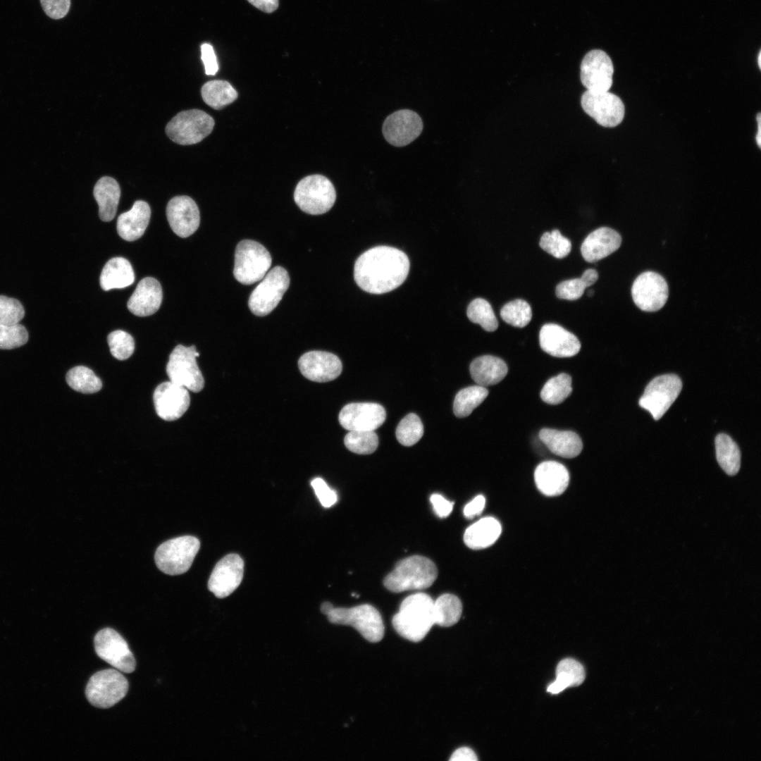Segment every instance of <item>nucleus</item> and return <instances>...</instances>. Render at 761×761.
<instances>
[{"label": "nucleus", "instance_id": "31", "mask_svg": "<svg viewBox=\"0 0 761 761\" xmlns=\"http://www.w3.org/2000/svg\"><path fill=\"white\" fill-rule=\"evenodd\" d=\"M93 194L99 205V216L103 221H111L116 216L120 196L117 181L109 176L101 178L95 184Z\"/></svg>", "mask_w": 761, "mask_h": 761}, {"label": "nucleus", "instance_id": "9", "mask_svg": "<svg viewBox=\"0 0 761 761\" xmlns=\"http://www.w3.org/2000/svg\"><path fill=\"white\" fill-rule=\"evenodd\" d=\"M290 285L287 271L282 266L272 268L251 293L248 305L259 316L271 313L282 299Z\"/></svg>", "mask_w": 761, "mask_h": 761}, {"label": "nucleus", "instance_id": "24", "mask_svg": "<svg viewBox=\"0 0 761 761\" xmlns=\"http://www.w3.org/2000/svg\"><path fill=\"white\" fill-rule=\"evenodd\" d=\"M621 241L618 232L608 227H600L583 240L581 247L582 256L587 262H596L617 251Z\"/></svg>", "mask_w": 761, "mask_h": 761}, {"label": "nucleus", "instance_id": "20", "mask_svg": "<svg viewBox=\"0 0 761 761\" xmlns=\"http://www.w3.org/2000/svg\"><path fill=\"white\" fill-rule=\"evenodd\" d=\"M153 400L156 414L166 421L180 418L190 403L187 389L171 381L159 385L154 392Z\"/></svg>", "mask_w": 761, "mask_h": 761}, {"label": "nucleus", "instance_id": "3", "mask_svg": "<svg viewBox=\"0 0 761 761\" xmlns=\"http://www.w3.org/2000/svg\"><path fill=\"white\" fill-rule=\"evenodd\" d=\"M437 576L438 570L433 562L423 556L413 555L398 562L383 583L387 589L395 593L421 590L430 587Z\"/></svg>", "mask_w": 761, "mask_h": 761}, {"label": "nucleus", "instance_id": "27", "mask_svg": "<svg viewBox=\"0 0 761 761\" xmlns=\"http://www.w3.org/2000/svg\"><path fill=\"white\" fill-rule=\"evenodd\" d=\"M151 209L148 203L136 201L130 210L121 214L117 220L118 235L126 241H135L141 237L149 223Z\"/></svg>", "mask_w": 761, "mask_h": 761}, {"label": "nucleus", "instance_id": "36", "mask_svg": "<svg viewBox=\"0 0 761 761\" xmlns=\"http://www.w3.org/2000/svg\"><path fill=\"white\" fill-rule=\"evenodd\" d=\"M435 624L448 627L455 624L462 613L461 600L450 593L439 596L433 604Z\"/></svg>", "mask_w": 761, "mask_h": 761}, {"label": "nucleus", "instance_id": "8", "mask_svg": "<svg viewBox=\"0 0 761 761\" xmlns=\"http://www.w3.org/2000/svg\"><path fill=\"white\" fill-rule=\"evenodd\" d=\"M214 118L199 109L182 111L166 125V133L175 143L190 145L201 142L214 127Z\"/></svg>", "mask_w": 761, "mask_h": 761}, {"label": "nucleus", "instance_id": "55", "mask_svg": "<svg viewBox=\"0 0 761 761\" xmlns=\"http://www.w3.org/2000/svg\"><path fill=\"white\" fill-rule=\"evenodd\" d=\"M251 4L265 13H272L278 6V0H247Z\"/></svg>", "mask_w": 761, "mask_h": 761}, {"label": "nucleus", "instance_id": "14", "mask_svg": "<svg viewBox=\"0 0 761 761\" xmlns=\"http://www.w3.org/2000/svg\"><path fill=\"white\" fill-rule=\"evenodd\" d=\"M581 104L583 111L603 127H615L624 119V103L618 96L609 91L593 92L586 90L581 96Z\"/></svg>", "mask_w": 761, "mask_h": 761}, {"label": "nucleus", "instance_id": "43", "mask_svg": "<svg viewBox=\"0 0 761 761\" xmlns=\"http://www.w3.org/2000/svg\"><path fill=\"white\" fill-rule=\"evenodd\" d=\"M500 316L507 323L514 327L527 326L532 318L530 304L525 300L516 299L505 304L500 310Z\"/></svg>", "mask_w": 761, "mask_h": 761}, {"label": "nucleus", "instance_id": "35", "mask_svg": "<svg viewBox=\"0 0 761 761\" xmlns=\"http://www.w3.org/2000/svg\"><path fill=\"white\" fill-rule=\"evenodd\" d=\"M716 457L721 468L730 476L738 473L741 466V452L736 443L724 433L715 438Z\"/></svg>", "mask_w": 761, "mask_h": 761}, {"label": "nucleus", "instance_id": "6", "mask_svg": "<svg viewBox=\"0 0 761 761\" xmlns=\"http://www.w3.org/2000/svg\"><path fill=\"white\" fill-rule=\"evenodd\" d=\"M294 199L299 209L311 215L328 211L336 199V192L332 182L321 175H311L302 179L297 185Z\"/></svg>", "mask_w": 761, "mask_h": 761}, {"label": "nucleus", "instance_id": "5", "mask_svg": "<svg viewBox=\"0 0 761 761\" xmlns=\"http://www.w3.org/2000/svg\"><path fill=\"white\" fill-rule=\"evenodd\" d=\"M199 547L200 542L194 536H184L168 540L156 550V567L168 575L182 574L190 568Z\"/></svg>", "mask_w": 761, "mask_h": 761}, {"label": "nucleus", "instance_id": "37", "mask_svg": "<svg viewBox=\"0 0 761 761\" xmlns=\"http://www.w3.org/2000/svg\"><path fill=\"white\" fill-rule=\"evenodd\" d=\"M488 395L485 387L473 385L459 390L454 397L453 412L456 416L463 418L471 414Z\"/></svg>", "mask_w": 761, "mask_h": 761}, {"label": "nucleus", "instance_id": "39", "mask_svg": "<svg viewBox=\"0 0 761 761\" xmlns=\"http://www.w3.org/2000/svg\"><path fill=\"white\" fill-rule=\"evenodd\" d=\"M66 381L71 388L85 394L97 392L102 387L99 378L90 369L83 366L70 369L66 374Z\"/></svg>", "mask_w": 761, "mask_h": 761}, {"label": "nucleus", "instance_id": "46", "mask_svg": "<svg viewBox=\"0 0 761 761\" xmlns=\"http://www.w3.org/2000/svg\"><path fill=\"white\" fill-rule=\"evenodd\" d=\"M111 354L117 359L129 358L135 350V341L128 333L118 330L111 332L107 338Z\"/></svg>", "mask_w": 761, "mask_h": 761}, {"label": "nucleus", "instance_id": "17", "mask_svg": "<svg viewBox=\"0 0 761 761\" xmlns=\"http://www.w3.org/2000/svg\"><path fill=\"white\" fill-rule=\"evenodd\" d=\"M386 412L383 406L373 402H354L346 404L340 412V425L349 431H374L385 421Z\"/></svg>", "mask_w": 761, "mask_h": 761}, {"label": "nucleus", "instance_id": "23", "mask_svg": "<svg viewBox=\"0 0 761 761\" xmlns=\"http://www.w3.org/2000/svg\"><path fill=\"white\" fill-rule=\"evenodd\" d=\"M539 342L544 352L556 357H573L579 353L581 347L575 335L555 323L542 326Z\"/></svg>", "mask_w": 761, "mask_h": 761}, {"label": "nucleus", "instance_id": "50", "mask_svg": "<svg viewBox=\"0 0 761 761\" xmlns=\"http://www.w3.org/2000/svg\"><path fill=\"white\" fill-rule=\"evenodd\" d=\"M44 13L52 19L65 17L70 9V0H40Z\"/></svg>", "mask_w": 761, "mask_h": 761}, {"label": "nucleus", "instance_id": "13", "mask_svg": "<svg viewBox=\"0 0 761 761\" xmlns=\"http://www.w3.org/2000/svg\"><path fill=\"white\" fill-rule=\"evenodd\" d=\"M631 296L636 306L647 312L661 309L669 297L666 280L654 271H645L638 275L631 287Z\"/></svg>", "mask_w": 761, "mask_h": 761}, {"label": "nucleus", "instance_id": "32", "mask_svg": "<svg viewBox=\"0 0 761 761\" xmlns=\"http://www.w3.org/2000/svg\"><path fill=\"white\" fill-rule=\"evenodd\" d=\"M134 281L133 268L130 263L123 257L109 259L104 265L100 276V285L105 291L126 287Z\"/></svg>", "mask_w": 761, "mask_h": 761}, {"label": "nucleus", "instance_id": "54", "mask_svg": "<svg viewBox=\"0 0 761 761\" xmlns=\"http://www.w3.org/2000/svg\"><path fill=\"white\" fill-rule=\"evenodd\" d=\"M477 760L475 753L467 747L458 748L450 758V761H476Z\"/></svg>", "mask_w": 761, "mask_h": 761}, {"label": "nucleus", "instance_id": "42", "mask_svg": "<svg viewBox=\"0 0 761 761\" xmlns=\"http://www.w3.org/2000/svg\"><path fill=\"white\" fill-rule=\"evenodd\" d=\"M344 443L354 453L369 454L377 449L378 438L374 431H349L344 438Z\"/></svg>", "mask_w": 761, "mask_h": 761}, {"label": "nucleus", "instance_id": "19", "mask_svg": "<svg viewBox=\"0 0 761 761\" xmlns=\"http://www.w3.org/2000/svg\"><path fill=\"white\" fill-rule=\"evenodd\" d=\"M244 572V562L237 554H229L214 567L208 581V588L217 598L230 595L240 584Z\"/></svg>", "mask_w": 761, "mask_h": 761}, {"label": "nucleus", "instance_id": "25", "mask_svg": "<svg viewBox=\"0 0 761 761\" xmlns=\"http://www.w3.org/2000/svg\"><path fill=\"white\" fill-rule=\"evenodd\" d=\"M160 283L152 277L142 279L128 301L129 311L137 316H147L156 312L162 302Z\"/></svg>", "mask_w": 761, "mask_h": 761}, {"label": "nucleus", "instance_id": "18", "mask_svg": "<svg viewBox=\"0 0 761 761\" xmlns=\"http://www.w3.org/2000/svg\"><path fill=\"white\" fill-rule=\"evenodd\" d=\"M423 130L421 117L409 109L397 111L386 118L383 125L385 140L395 147H403L414 141Z\"/></svg>", "mask_w": 761, "mask_h": 761}, {"label": "nucleus", "instance_id": "22", "mask_svg": "<svg viewBox=\"0 0 761 761\" xmlns=\"http://www.w3.org/2000/svg\"><path fill=\"white\" fill-rule=\"evenodd\" d=\"M302 374L307 379L323 383L335 379L342 372L340 359L334 354L324 351H310L298 361Z\"/></svg>", "mask_w": 761, "mask_h": 761}, {"label": "nucleus", "instance_id": "49", "mask_svg": "<svg viewBox=\"0 0 761 761\" xmlns=\"http://www.w3.org/2000/svg\"><path fill=\"white\" fill-rule=\"evenodd\" d=\"M311 485L323 507L328 508L337 502V493L321 478L313 479Z\"/></svg>", "mask_w": 761, "mask_h": 761}, {"label": "nucleus", "instance_id": "52", "mask_svg": "<svg viewBox=\"0 0 761 761\" xmlns=\"http://www.w3.org/2000/svg\"><path fill=\"white\" fill-rule=\"evenodd\" d=\"M430 501L435 513L440 518L447 517L452 511L454 502L447 500L440 494H433L430 497Z\"/></svg>", "mask_w": 761, "mask_h": 761}, {"label": "nucleus", "instance_id": "12", "mask_svg": "<svg viewBox=\"0 0 761 761\" xmlns=\"http://www.w3.org/2000/svg\"><path fill=\"white\" fill-rule=\"evenodd\" d=\"M681 389L682 382L676 375L657 376L647 385L638 404L649 412L655 420H658L676 400Z\"/></svg>", "mask_w": 761, "mask_h": 761}, {"label": "nucleus", "instance_id": "26", "mask_svg": "<svg viewBox=\"0 0 761 761\" xmlns=\"http://www.w3.org/2000/svg\"><path fill=\"white\" fill-rule=\"evenodd\" d=\"M534 479L538 489L546 496H557L568 487L569 474L562 464L546 461L537 466Z\"/></svg>", "mask_w": 761, "mask_h": 761}, {"label": "nucleus", "instance_id": "29", "mask_svg": "<svg viewBox=\"0 0 761 761\" xmlns=\"http://www.w3.org/2000/svg\"><path fill=\"white\" fill-rule=\"evenodd\" d=\"M469 371L472 379L478 385L486 387L500 383L506 376L508 368L502 359L484 355L472 361Z\"/></svg>", "mask_w": 761, "mask_h": 761}, {"label": "nucleus", "instance_id": "1", "mask_svg": "<svg viewBox=\"0 0 761 761\" xmlns=\"http://www.w3.org/2000/svg\"><path fill=\"white\" fill-rule=\"evenodd\" d=\"M408 256L402 251L388 246H377L361 254L354 264V278L357 285L371 294L390 292L406 280L409 271Z\"/></svg>", "mask_w": 761, "mask_h": 761}, {"label": "nucleus", "instance_id": "57", "mask_svg": "<svg viewBox=\"0 0 761 761\" xmlns=\"http://www.w3.org/2000/svg\"><path fill=\"white\" fill-rule=\"evenodd\" d=\"M760 58H761V54H760V52H759V54H758V57H757V63H758V66H759L760 68V67H761V65H760V62H761V61H760Z\"/></svg>", "mask_w": 761, "mask_h": 761}, {"label": "nucleus", "instance_id": "33", "mask_svg": "<svg viewBox=\"0 0 761 761\" xmlns=\"http://www.w3.org/2000/svg\"><path fill=\"white\" fill-rule=\"evenodd\" d=\"M586 674L582 664L571 658L561 660L556 669V679L551 683L547 691L557 694L570 686H577L583 683Z\"/></svg>", "mask_w": 761, "mask_h": 761}, {"label": "nucleus", "instance_id": "48", "mask_svg": "<svg viewBox=\"0 0 761 761\" xmlns=\"http://www.w3.org/2000/svg\"><path fill=\"white\" fill-rule=\"evenodd\" d=\"M23 304L16 299L0 295V325H14L24 317Z\"/></svg>", "mask_w": 761, "mask_h": 761}, {"label": "nucleus", "instance_id": "16", "mask_svg": "<svg viewBox=\"0 0 761 761\" xmlns=\"http://www.w3.org/2000/svg\"><path fill=\"white\" fill-rule=\"evenodd\" d=\"M613 73L612 61L604 51H590L581 61V81L588 91H609L612 85Z\"/></svg>", "mask_w": 761, "mask_h": 761}, {"label": "nucleus", "instance_id": "56", "mask_svg": "<svg viewBox=\"0 0 761 761\" xmlns=\"http://www.w3.org/2000/svg\"><path fill=\"white\" fill-rule=\"evenodd\" d=\"M760 120H761V118H760V113H759L757 114V128H758V130H757V135H756V137H755V139H756V140H757V145H758V147H760V142H761V137H761V134H760V130H761V128H760V124H761V123H760Z\"/></svg>", "mask_w": 761, "mask_h": 761}, {"label": "nucleus", "instance_id": "15", "mask_svg": "<svg viewBox=\"0 0 761 761\" xmlns=\"http://www.w3.org/2000/svg\"><path fill=\"white\" fill-rule=\"evenodd\" d=\"M94 648L103 660L124 673L135 669V660L124 638L115 630L105 628L94 637Z\"/></svg>", "mask_w": 761, "mask_h": 761}, {"label": "nucleus", "instance_id": "4", "mask_svg": "<svg viewBox=\"0 0 761 761\" xmlns=\"http://www.w3.org/2000/svg\"><path fill=\"white\" fill-rule=\"evenodd\" d=\"M321 610L331 623L351 626L370 642L376 643L383 638V619L380 612L371 605L335 607L326 602L322 604Z\"/></svg>", "mask_w": 761, "mask_h": 761}, {"label": "nucleus", "instance_id": "53", "mask_svg": "<svg viewBox=\"0 0 761 761\" xmlns=\"http://www.w3.org/2000/svg\"><path fill=\"white\" fill-rule=\"evenodd\" d=\"M485 505V498L482 495H478L470 501L464 508V515L467 519H472L478 516L483 511Z\"/></svg>", "mask_w": 761, "mask_h": 761}, {"label": "nucleus", "instance_id": "28", "mask_svg": "<svg viewBox=\"0 0 761 761\" xmlns=\"http://www.w3.org/2000/svg\"><path fill=\"white\" fill-rule=\"evenodd\" d=\"M539 438L552 453L564 458L576 457L583 449L581 439L571 431L543 428Z\"/></svg>", "mask_w": 761, "mask_h": 761}, {"label": "nucleus", "instance_id": "38", "mask_svg": "<svg viewBox=\"0 0 761 761\" xmlns=\"http://www.w3.org/2000/svg\"><path fill=\"white\" fill-rule=\"evenodd\" d=\"M598 279L595 269L586 270L581 278L567 280L559 283L555 290L556 296L562 299L576 300L583 294L586 287L593 285Z\"/></svg>", "mask_w": 761, "mask_h": 761}, {"label": "nucleus", "instance_id": "10", "mask_svg": "<svg viewBox=\"0 0 761 761\" xmlns=\"http://www.w3.org/2000/svg\"><path fill=\"white\" fill-rule=\"evenodd\" d=\"M128 690L126 678L118 670L104 669L93 674L85 690L88 701L99 708H109L123 699Z\"/></svg>", "mask_w": 761, "mask_h": 761}, {"label": "nucleus", "instance_id": "41", "mask_svg": "<svg viewBox=\"0 0 761 761\" xmlns=\"http://www.w3.org/2000/svg\"><path fill=\"white\" fill-rule=\"evenodd\" d=\"M467 317L474 323L479 324L485 330H497L498 321L490 303L482 298L472 300L467 307Z\"/></svg>", "mask_w": 761, "mask_h": 761}, {"label": "nucleus", "instance_id": "34", "mask_svg": "<svg viewBox=\"0 0 761 761\" xmlns=\"http://www.w3.org/2000/svg\"><path fill=\"white\" fill-rule=\"evenodd\" d=\"M201 93L204 101L216 110L223 109L237 98V92L233 86L228 81L221 80L206 82Z\"/></svg>", "mask_w": 761, "mask_h": 761}, {"label": "nucleus", "instance_id": "51", "mask_svg": "<svg viewBox=\"0 0 761 761\" xmlns=\"http://www.w3.org/2000/svg\"><path fill=\"white\" fill-rule=\"evenodd\" d=\"M201 58L205 68V73L214 75L218 70V65L213 47L207 43L201 46Z\"/></svg>", "mask_w": 761, "mask_h": 761}, {"label": "nucleus", "instance_id": "11", "mask_svg": "<svg viewBox=\"0 0 761 761\" xmlns=\"http://www.w3.org/2000/svg\"><path fill=\"white\" fill-rule=\"evenodd\" d=\"M199 354L194 345H177L169 356L166 373L170 381L198 392L204 385V380L197 364Z\"/></svg>", "mask_w": 761, "mask_h": 761}, {"label": "nucleus", "instance_id": "58", "mask_svg": "<svg viewBox=\"0 0 761 761\" xmlns=\"http://www.w3.org/2000/svg\"><path fill=\"white\" fill-rule=\"evenodd\" d=\"M593 293H594L593 290H589L587 292V295H588V297H592L593 295Z\"/></svg>", "mask_w": 761, "mask_h": 761}, {"label": "nucleus", "instance_id": "2", "mask_svg": "<svg viewBox=\"0 0 761 761\" xmlns=\"http://www.w3.org/2000/svg\"><path fill=\"white\" fill-rule=\"evenodd\" d=\"M434 601L426 593H417L407 596L392 620L395 631L403 638L413 642L421 641L435 624Z\"/></svg>", "mask_w": 761, "mask_h": 761}, {"label": "nucleus", "instance_id": "21", "mask_svg": "<svg viewBox=\"0 0 761 761\" xmlns=\"http://www.w3.org/2000/svg\"><path fill=\"white\" fill-rule=\"evenodd\" d=\"M166 216L172 230L181 237L192 235L199 225L198 206L188 196L172 198L166 206Z\"/></svg>", "mask_w": 761, "mask_h": 761}, {"label": "nucleus", "instance_id": "7", "mask_svg": "<svg viewBox=\"0 0 761 761\" xmlns=\"http://www.w3.org/2000/svg\"><path fill=\"white\" fill-rule=\"evenodd\" d=\"M268 251L260 243L244 240L235 249L233 275L244 285H251L263 279L271 266Z\"/></svg>", "mask_w": 761, "mask_h": 761}, {"label": "nucleus", "instance_id": "44", "mask_svg": "<svg viewBox=\"0 0 761 761\" xmlns=\"http://www.w3.org/2000/svg\"><path fill=\"white\" fill-rule=\"evenodd\" d=\"M395 434L402 445H414L423 434V426L420 418L414 413L407 414L399 423Z\"/></svg>", "mask_w": 761, "mask_h": 761}, {"label": "nucleus", "instance_id": "47", "mask_svg": "<svg viewBox=\"0 0 761 761\" xmlns=\"http://www.w3.org/2000/svg\"><path fill=\"white\" fill-rule=\"evenodd\" d=\"M28 333L21 324L0 325V349H11L24 345Z\"/></svg>", "mask_w": 761, "mask_h": 761}, {"label": "nucleus", "instance_id": "45", "mask_svg": "<svg viewBox=\"0 0 761 761\" xmlns=\"http://www.w3.org/2000/svg\"><path fill=\"white\" fill-rule=\"evenodd\" d=\"M539 245L544 251L557 259L566 257L571 249L570 240L563 236L558 230L544 233Z\"/></svg>", "mask_w": 761, "mask_h": 761}, {"label": "nucleus", "instance_id": "30", "mask_svg": "<svg viewBox=\"0 0 761 761\" xmlns=\"http://www.w3.org/2000/svg\"><path fill=\"white\" fill-rule=\"evenodd\" d=\"M502 532L500 523L494 517L482 518L470 526L464 534V541L473 550H481L492 545Z\"/></svg>", "mask_w": 761, "mask_h": 761}, {"label": "nucleus", "instance_id": "40", "mask_svg": "<svg viewBox=\"0 0 761 761\" xmlns=\"http://www.w3.org/2000/svg\"><path fill=\"white\" fill-rule=\"evenodd\" d=\"M572 392L571 378L567 373H560L549 379L540 392L543 402L550 404H558L567 399Z\"/></svg>", "mask_w": 761, "mask_h": 761}]
</instances>
